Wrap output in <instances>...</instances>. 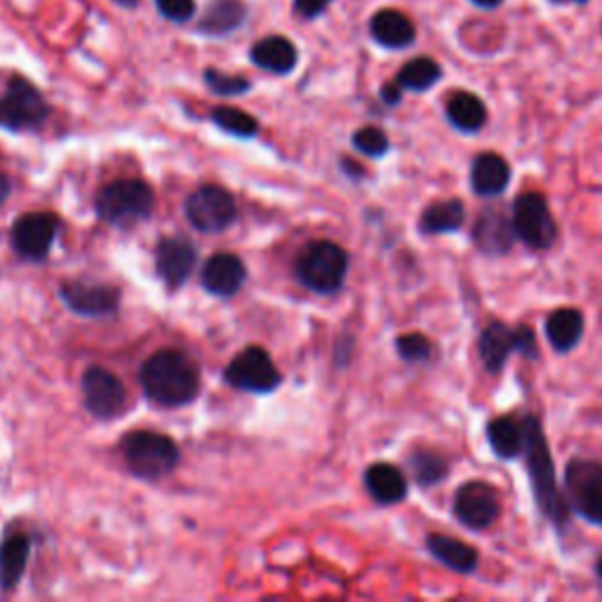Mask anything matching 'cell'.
Returning <instances> with one entry per match:
<instances>
[{"label": "cell", "instance_id": "cell-38", "mask_svg": "<svg viewBox=\"0 0 602 602\" xmlns=\"http://www.w3.org/2000/svg\"><path fill=\"white\" fill-rule=\"evenodd\" d=\"M400 94H402V88L398 86V82H388V86L382 88V100L388 104V106H396L400 104Z\"/></svg>", "mask_w": 602, "mask_h": 602}, {"label": "cell", "instance_id": "cell-24", "mask_svg": "<svg viewBox=\"0 0 602 602\" xmlns=\"http://www.w3.org/2000/svg\"><path fill=\"white\" fill-rule=\"evenodd\" d=\"M245 17L247 8L243 0H213L203 12L198 31L205 36H227L235 29H241Z\"/></svg>", "mask_w": 602, "mask_h": 602}, {"label": "cell", "instance_id": "cell-31", "mask_svg": "<svg viewBox=\"0 0 602 602\" xmlns=\"http://www.w3.org/2000/svg\"><path fill=\"white\" fill-rule=\"evenodd\" d=\"M410 471L414 475L417 485L433 487V485H440L447 478V473H450V461L433 450H417L410 454Z\"/></svg>", "mask_w": 602, "mask_h": 602}, {"label": "cell", "instance_id": "cell-30", "mask_svg": "<svg viewBox=\"0 0 602 602\" xmlns=\"http://www.w3.org/2000/svg\"><path fill=\"white\" fill-rule=\"evenodd\" d=\"M440 76H443V68L436 60L417 57V60H410L408 64L400 68L398 76H396V82L402 90L426 92V90L436 86Z\"/></svg>", "mask_w": 602, "mask_h": 602}, {"label": "cell", "instance_id": "cell-17", "mask_svg": "<svg viewBox=\"0 0 602 602\" xmlns=\"http://www.w3.org/2000/svg\"><path fill=\"white\" fill-rule=\"evenodd\" d=\"M247 269L241 257L231 255V252H219V255L209 257L203 266V287L215 294V297H233L245 285Z\"/></svg>", "mask_w": 602, "mask_h": 602}, {"label": "cell", "instance_id": "cell-36", "mask_svg": "<svg viewBox=\"0 0 602 602\" xmlns=\"http://www.w3.org/2000/svg\"><path fill=\"white\" fill-rule=\"evenodd\" d=\"M156 8L165 20H170L175 24H184L195 15L193 0H156Z\"/></svg>", "mask_w": 602, "mask_h": 602}, {"label": "cell", "instance_id": "cell-23", "mask_svg": "<svg viewBox=\"0 0 602 602\" xmlns=\"http://www.w3.org/2000/svg\"><path fill=\"white\" fill-rule=\"evenodd\" d=\"M29 555L31 541L26 535H10L0 543V588L3 591H15L29 565Z\"/></svg>", "mask_w": 602, "mask_h": 602}, {"label": "cell", "instance_id": "cell-40", "mask_svg": "<svg viewBox=\"0 0 602 602\" xmlns=\"http://www.w3.org/2000/svg\"><path fill=\"white\" fill-rule=\"evenodd\" d=\"M471 3L483 8V10H497L503 3V0H471Z\"/></svg>", "mask_w": 602, "mask_h": 602}, {"label": "cell", "instance_id": "cell-26", "mask_svg": "<svg viewBox=\"0 0 602 602\" xmlns=\"http://www.w3.org/2000/svg\"><path fill=\"white\" fill-rule=\"evenodd\" d=\"M546 337L558 354H567L584 337V316L577 309H558L546 320Z\"/></svg>", "mask_w": 602, "mask_h": 602}, {"label": "cell", "instance_id": "cell-13", "mask_svg": "<svg viewBox=\"0 0 602 602\" xmlns=\"http://www.w3.org/2000/svg\"><path fill=\"white\" fill-rule=\"evenodd\" d=\"M452 511L461 525L481 531L499 521L501 497L489 483L471 481L457 489Z\"/></svg>", "mask_w": 602, "mask_h": 602}, {"label": "cell", "instance_id": "cell-3", "mask_svg": "<svg viewBox=\"0 0 602 602\" xmlns=\"http://www.w3.org/2000/svg\"><path fill=\"white\" fill-rule=\"evenodd\" d=\"M97 215L118 229H130L153 215L156 195L142 179H116L97 193Z\"/></svg>", "mask_w": 602, "mask_h": 602}, {"label": "cell", "instance_id": "cell-15", "mask_svg": "<svg viewBox=\"0 0 602 602\" xmlns=\"http://www.w3.org/2000/svg\"><path fill=\"white\" fill-rule=\"evenodd\" d=\"M60 294L68 309L78 316H86V318L114 316L120 306V292L108 285H94V283H80V280H72V283L62 285Z\"/></svg>", "mask_w": 602, "mask_h": 602}, {"label": "cell", "instance_id": "cell-25", "mask_svg": "<svg viewBox=\"0 0 602 602\" xmlns=\"http://www.w3.org/2000/svg\"><path fill=\"white\" fill-rule=\"evenodd\" d=\"M426 546L433 558L440 560L445 567H450L459 574H471L475 567H478V551L454 537L428 535Z\"/></svg>", "mask_w": 602, "mask_h": 602}, {"label": "cell", "instance_id": "cell-9", "mask_svg": "<svg viewBox=\"0 0 602 602\" xmlns=\"http://www.w3.org/2000/svg\"><path fill=\"white\" fill-rule=\"evenodd\" d=\"M513 231L531 249H549L558 238V223L541 193H521L513 203Z\"/></svg>", "mask_w": 602, "mask_h": 602}, {"label": "cell", "instance_id": "cell-11", "mask_svg": "<svg viewBox=\"0 0 602 602\" xmlns=\"http://www.w3.org/2000/svg\"><path fill=\"white\" fill-rule=\"evenodd\" d=\"M184 213L193 229H198L203 233H219V231H227L235 221L238 207L233 195L227 189L205 184L189 195Z\"/></svg>", "mask_w": 602, "mask_h": 602}, {"label": "cell", "instance_id": "cell-27", "mask_svg": "<svg viewBox=\"0 0 602 602\" xmlns=\"http://www.w3.org/2000/svg\"><path fill=\"white\" fill-rule=\"evenodd\" d=\"M447 120H450L459 132H478L487 123V108L481 97L471 92H454L447 100Z\"/></svg>", "mask_w": 602, "mask_h": 602}, {"label": "cell", "instance_id": "cell-32", "mask_svg": "<svg viewBox=\"0 0 602 602\" xmlns=\"http://www.w3.org/2000/svg\"><path fill=\"white\" fill-rule=\"evenodd\" d=\"M213 120L217 128H221L223 132H229L233 137H241V139H249V137H257L259 132V120L252 118L249 114L241 108H233V106H217L213 111Z\"/></svg>", "mask_w": 602, "mask_h": 602}, {"label": "cell", "instance_id": "cell-10", "mask_svg": "<svg viewBox=\"0 0 602 602\" xmlns=\"http://www.w3.org/2000/svg\"><path fill=\"white\" fill-rule=\"evenodd\" d=\"M223 380L229 386L247 390V394H271L283 384V374L261 346H249L229 362Z\"/></svg>", "mask_w": 602, "mask_h": 602}, {"label": "cell", "instance_id": "cell-2", "mask_svg": "<svg viewBox=\"0 0 602 602\" xmlns=\"http://www.w3.org/2000/svg\"><path fill=\"white\" fill-rule=\"evenodd\" d=\"M525 426V454H527V469L531 489H535V499L539 503L541 513L553 521L555 525H565L569 515L567 497L560 492L558 478H555V464L549 452V443L541 431L537 417L523 419Z\"/></svg>", "mask_w": 602, "mask_h": 602}, {"label": "cell", "instance_id": "cell-39", "mask_svg": "<svg viewBox=\"0 0 602 602\" xmlns=\"http://www.w3.org/2000/svg\"><path fill=\"white\" fill-rule=\"evenodd\" d=\"M10 191H12V181L3 170H0V207H3V203L10 198Z\"/></svg>", "mask_w": 602, "mask_h": 602}, {"label": "cell", "instance_id": "cell-6", "mask_svg": "<svg viewBox=\"0 0 602 602\" xmlns=\"http://www.w3.org/2000/svg\"><path fill=\"white\" fill-rule=\"evenodd\" d=\"M50 116L43 94L24 78H12L5 94L0 97V128L10 132L38 130Z\"/></svg>", "mask_w": 602, "mask_h": 602}, {"label": "cell", "instance_id": "cell-28", "mask_svg": "<svg viewBox=\"0 0 602 602\" xmlns=\"http://www.w3.org/2000/svg\"><path fill=\"white\" fill-rule=\"evenodd\" d=\"M487 440L501 459H515L525 450V426L513 417H497L487 424Z\"/></svg>", "mask_w": 602, "mask_h": 602}, {"label": "cell", "instance_id": "cell-35", "mask_svg": "<svg viewBox=\"0 0 602 602\" xmlns=\"http://www.w3.org/2000/svg\"><path fill=\"white\" fill-rule=\"evenodd\" d=\"M396 348H398V356L408 362H424L433 354L431 342L419 332L400 334V337L396 340Z\"/></svg>", "mask_w": 602, "mask_h": 602}, {"label": "cell", "instance_id": "cell-1", "mask_svg": "<svg viewBox=\"0 0 602 602\" xmlns=\"http://www.w3.org/2000/svg\"><path fill=\"white\" fill-rule=\"evenodd\" d=\"M139 384L146 398L161 408H184L198 396L201 370L189 356L175 348H163L139 370Z\"/></svg>", "mask_w": 602, "mask_h": 602}, {"label": "cell", "instance_id": "cell-42", "mask_svg": "<svg viewBox=\"0 0 602 602\" xmlns=\"http://www.w3.org/2000/svg\"><path fill=\"white\" fill-rule=\"evenodd\" d=\"M116 3H118L120 8H130V10H132V8L139 5V0H116Z\"/></svg>", "mask_w": 602, "mask_h": 602}, {"label": "cell", "instance_id": "cell-29", "mask_svg": "<svg viewBox=\"0 0 602 602\" xmlns=\"http://www.w3.org/2000/svg\"><path fill=\"white\" fill-rule=\"evenodd\" d=\"M466 213L464 203L452 198V201H438L424 209L422 215V231L426 235H440V233H452L459 231L464 223Z\"/></svg>", "mask_w": 602, "mask_h": 602}, {"label": "cell", "instance_id": "cell-14", "mask_svg": "<svg viewBox=\"0 0 602 602\" xmlns=\"http://www.w3.org/2000/svg\"><path fill=\"white\" fill-rule=\"evenodd\" d=\"M60 227V217L52 213L22 215L12 227V247L26 261H43L50 257Z\"/></svg>", "mask_w": 602, "mask_h": 602}, {"label": "cell", "instance_id": "cell-41", "mask_svg": "<svg viewBox=\"0 0 602 602\" xmlns=\"http://www.w3.org/2000/svg\"><path fill=\"white\" fill-rule=\"evenodd\" d=\"M551 3H555V5H584V3H588V0H551Z\"/></svg>", "mask_w": 602, "mask_h": 602}, {"label": "cell", "instance_id": "cell-34", "mask_svg": "<svg viewBox=\"0 0 602 602\" xmlns=\"http://www.w3.org/2000/svg\"><path fill=\"white\" fill-rule=\"evenodd\" d=\"M354 146L360 153H366V156H370V158H382V156H386L390 142H388V137H386L384 130L372 128V125H370V128H360L354 135Z\"/></svg>", "mask_w": 602, "mask_h": 602}, {"label": "cell", "instance_id": "cell-18", "mask_svg": "<svg viewBox=\"0 0 602 602\" xmlns=\"http://www.w3.org/2000/svg\"><path fill=\"white\" fill-rule=\"evenodd\" d=\"M473 241L485 255H507L515 241L513 219H509V215L501 213V209H485L473 227Z\"/></svg>", "mask_w": 602, "mask_h": 602}, {"label": "cell", "instance_id": "cell-7", "mask_svg": "<svg viewBox=\"0 0 602 602\" xmlns=\"http://www.w3.org/2000/svg\"><path fill=\"white\" fill-rule=\"evenodd\" d=\"M523 354L525 358H537L539 356V346H537V337L531 328L527 325H517V328H509L503 323H489L478 342V354L483 358V366L487 372L499 374L507 366V360L511 354Z\"/></svg>", "mask_w": 602, "mask_h": 602}, {"label": "cell", "instance_id": "cell-12", "mask_svg": "<svg viewBox=\"0 0 602 602\" xmlns=\"http://www.w3.org/2000/svg\"><path fill=\"white\" fill-rule=\"evenodd\" d=\"M82 402L92 417L111 422L128 408V388L118 380L114 372H108L100 366H92L86 370L80 380Z\"/></svg>", "mask_w": 602, "mask_h": 602}, {"label": "cell", "instance_id": "cell-21", "mask_svg": "<svg viewBox=\"0 0 602 602\" xmlns=\"http://www.w3.org/2000/svg\"><path fill=\"white\" fill-rule=\"evenodd\" d=\"M511 181V167L497 153H478L471 165V187L478 195H499Z\"/></svg>", "mask_w": 602, "mask_h": 602}, {"label": "cell", "instance_id": "cell-20", "mask_svg": "<svg viewBox=\"0 0 602 602\" xmlns=\"http://www.w3.org/2000/svg\"><path fill=\"white\" fill-rule=\"evenodd\" d=\"M249 60L255 66L264 68V72L276 74V76H285V74H292L294 66H297L299 52L287 38L269 36L252 46Z\"/></svg>", "mask_w": 602, "mask_h": 602}, {"label": "cell", "instance_id": "cell-19", "mask_svg": "<svg viewBox=\"0 0 602 602\" xmlns=\"http://www.w3.org/2000/svg\"><path fill=\"white\" fill-rule=\"evenodd\" d=\"M370 34L376 43L388 50H405L417 40V29L412 20L405 15V12L394 8L376 12L370 20Z\"/></svg>", "mask_w": 602, "mask_h": 602}, {"label": "cell", "instance_id": "cell-4", "mask_svg": "<svg viewBox=\"0 0 602 602\" xmlns=\"http://www.w3.org/2000/svg\"><path fill=\"white\" fill-rule=\"evenodd\" d=\"M120 452L128 469L144 481H158L172 473L181 452L177 443L158 431H132L120 443Z\"/></svg>", "mask_w": 602, "mask_h": 602}, {"label": "cell", "instance_id": "cell-16", "mask_svg": "<svg viewBox=\"0 0 602 602\" xmlns=\"http://www.w3.org/2000/svg\"><path fill=\"white\" fill-rule=\"evenodd\" d=\"M198 264V252L184 235H165L156 247V271L170 287H181Z\"/></svg>", "mask_w": 602, "mask_h": 602}, {"label": "cell", "instance_id": "cell-8", "mask_svg": "<svg viewBox=\"0 0 602 602\" xmlns=\"http://www.w3.org/2000/svg\"><path fill=\"white\" fill-rule=\"evenodd\" d=\"M565 495L569 509L588 523L602 527V464L593 459H574L565 471Z\"/></svg>", "mask_w": 602, "mask_h": 602}, {"label": "cell", "instance_id": "cell-5", "mask_svg": "<svg viewBox=\"0 0 602 602\" xmlns=\"http://www.w3.org/2000/svg\"><path fill=\"white\" fill-rule=\"evenodd\" d=\"M297 278L304 287L318 294H334L342 290L348 273L346 249L332 241L309 243L297 257Z\"/></svg>", "mask_w": 602, "mask_h": 602}, {"label": "cell", "instance_id": "cell-22", "mask_svg": "<svg viewBox=\"0 0 602 602\" xmlns=\"http://www.w3.org/2000/svg\"><path fill=\"white\" fill-rule=\"evenodd\" d=\"M366 487L374 501H380L382 507H390L408 497V478L402 471L394 464H372L366 471Z\"/></svg>", "mask_w": 602, "mask_h": 602}, {"label": "cell", "instance_id": "cell-37", "mask_svg": "<svg viewBox=\"0 0 602 602\" xmlns=\"http://www.w3.org/2000/svg\"><path fill=\"white\" fill-rule=\"evenodd\" d=\"M332 0H294V10L306 20H316L323 15Z\"/></svg>", "mask_w": 602, "mask_h": 602}, {"label": "cell", "instance_id": "cell-43", "mask_svg": "<svg viewBox=\"0 0 602 602\" xmlns=\"http://www.w3.org/2000/svg\"><path fill=\"white\" fill-rule=\"evenodd\" d=\"M595 569H598V577H600V579H602V558H600V560H598V567H595Z\"/></svg>", "mask_w": 602, "mask_h": 602}, {"label": "cell", "instance_id": "cell-33", "mask_svg": "<svg viewBox=\"0 0 602 602\" xmlns=\"http://www.w3.org/2000/svg\"><path fill=\"white\" fill-rule=\"evenodd\" d=\"M205 82H207V88L219 97H238V94H245L252 88L247 78L221 74V72H217V68H207Z\"/></svg>", "mask_w": 602, "mask_h": 602}]
</instances>
